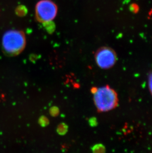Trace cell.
<instances>
[{
	"mask_svg": "<svg viewBox=\"0 0 152 153\" xmlns=\"http://www.w3.org/2000/svg\"><path fill=\"white\" fill-rule=\"evenodd\" d=\"M26 38L21 31L11 30L7 31L2 38V47L6 55L15 56L24 49Z\"/></svg>",
	"mask_w": 152,
	"mask_h": 153,
	"instance_id": "obj_1",
	"label": "cell"
},
{
	"mask_svg": "<svg viewBox=\"0 0 152 153\" xmlns=\"http://www.w3.org/2000/svg\"><path fill=\"white\" fill-rule=\"evenodd\" d=\"M93 95L94 102L98 112L108 111L118 105V94L109 85L97 88Z\"/></svg>",
	"mask_w": 152,
	"mask_h": 153,
	"instance_id": "obj_2",
	"label": "cell"
},
{
	"mask_svg": "<svg viewBox=\"0 0 152 153\" xmlns=\"http://www.w3.org/2000/svg\"><path fill=\"white\" fill-rule=\"evenodd\" d=\"M58 13V7L50 0H41L36 6V16L40 22H49L53 20Z\"/></svg>",
	"mask_w": 152,
	"mask_h": 153,
	"instance_id": "obj_3",
	"label": "cell"
},
{
	"mask_svg": "<svg viewBox=\"0 0 152 153\" xmlns=\"http://www.w3.org/2000/svg\"><path fill=\"white\" fill-rule=\"evenodd\" d=\"M96 64L101 68L108 69L115 65L117 61L116 53L109 47H102L95 53Z\"/></svg>",
	"mask_w": 152,
	"mask_h": 153,
	"instance_id": "obj_4",
	"label": "cell"
},
{
	"mask_svg": "<svg viewBox=\"0 0 152 153\" xmlns=\"http://www.w3.org/2000/svg\"><path fill=\"white\" fill-rule=\"evenodd\" d=\"M91 150L93 153H105L106 152V148L103 145L101 144H97L94 145L91 148Z\"/></svg>",
	"mask_w": 152,
	"mask_h": 153,
	"instance_id": "obj_5",
	"label": "cell"
},
{
	"mask_svg": "<svg viewBox=\"0 0 152 153\" xmlns=\"http://www.w3.org/2000/svg\"><path fill=\"white\" fill-rule=\"evenodd\" d=\"M68 129V127L67 124L64 123H61L57 127V132L59 134L63 135L67 132Z\"/></svg>",
	"mask_w": 152,
	"mask_h": 153,
	"instance_id": "obj_6",
	"label": "cell"
},
{
	"mask_svg": "<svg viewBox=\"0 0 152 153\" xmlns=\"http://www.w3.org/2000/svg\"><path fill=\"white\" fill-rule=\"evenodd\" d=\"M39 123L41 126H42L43 127H45L49 124V119L45 116H42L39 119Z\"/></svg>",
	"mask_w": 152,
	"mask_h": 153,
	"instance_id": "obj_7",
	"label": "cell"
},
{
	"mask_svg": "<svg viewBox=\"0 0 152 153\" xmlns=\"http://www.w3.org/2000/svg\"><path fill=\"white\" fill-rule=\"evenodd\" d=\"M49 113H50V115L52 117L58 116L59 113V108L55 106L52 107L49 110Z\"/></svg>",
	"mask_w": 152,
	"mask_h": 153,
	"instance_id": "obj_8",
	"label": "cell"
},
{
	"mask_svg": "<svg viewBox=\"0 0 152 153\" xmlns=\"http://www.w3.org/2000/svg\"><path fill=\"white\" fill-rule=\"evenodd\" d=\"M148 85L152 96V71H150L148 74Z\"/></svg>",
	"mask_w": 152,
	"mask_h": 153,
	"instance_id": "obj_9",
	"label": "cell"
},
{
	"mask_svg": "<svg viewBox=\"0 0 152 153\" xmlns=\"http://www.w3.org/2000/svg\"><path fill=\"white\" fill-rule=\"evenodd\" d=\"M89 122L90 126L92 127L96 126L98 124L97 119H96V117H91V119H89Z\"/></svg>",
	"mask_w": 152,
	"mask_h": 153,
	"instance_id": "obj_10",
	"label": "cell"
},
{
	"mask_svg": "<svg viewBox=\"0 0 152 153\" xmlns=\"http://www.w3.org/2000/svg\"><path fill=\"white\" fill-rule=\"evenodd\" d=\"M97 88H96V87H93V88H92L91 89V92L92 94H94L96 92V91H97Z\"/></svg>",
	"mask_w": 152,
	"mask_h": 153,
	"instance_id": "obj_11",
	"label": "cell"
}]
</instances>
